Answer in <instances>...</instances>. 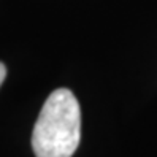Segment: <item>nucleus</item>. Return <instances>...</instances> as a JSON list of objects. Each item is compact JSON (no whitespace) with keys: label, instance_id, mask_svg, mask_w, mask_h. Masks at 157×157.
I'll list each match as a JSON object with an SVG mask.
<instances>
[{"label":"nucleus","instance_id":"obj_2","mask_svg":"<svg viewBox=\"0 0 157 157\" xmlns=\"http://www.w3.org/2000/svg\"><path fill=\"white\" fill-rule=\"evenodd\" d=\"M5 76H6V68L2 62H0V86H2V82L5 81Z\"/></svg>","mask_w":157,"mask_h":157},{"label":"nucleus","instance_id":"obj_1","mask_svg":"<svg viewBox=\"0 0 157 157\" xmlns=\"http://www.w3.org/2000/svg\"><path fill=\"white\" fill-rule=\"evenodd\" d=\"M81 140V108L70 89L60 87L46 98L32 133L36 157H71Z\"/></svg>","mask_w":157,"mask_h":157}]
</instances>
